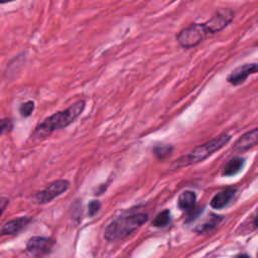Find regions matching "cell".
<instances>
[{"mask_svg": "<svg viewBox=\"0 0 258 258\" xmlns=\"http://www.w3.org/2000/svg\"><path fill=\"white\" fill-rule=\"evenodd\" d=\"M85 101L80 100L63 111L56 112L40 122L31 134L33 140H39L49 135L54 130L61 129L75 121L85 109Z\"/></svg>", "mask_w": 258, "mask_h": 258, "instance_id": "obj_1", "label": "cell"}, {"mask_svg": "<svg viewBox=\"0 0 258 258\" xmlns=\"http://www.w3.org/2000/svg\"><path fill=\"white\" fill-rule=\"evenodd\" d=\"M148 220V215L138 213L125 215L111 222L105 229L104 237L108 241H117L126 238L140 228Z\"/></svg>", "mask_w": 258, "mask_h": 258, "instance_id": "obj_2", "label": "cell"}, {"mask_svg": "<svg viewBox=\"0 0 258 258\" xmlns=\"http://www.w3.org/2000/svg\"><path fill=\"white\" fill-rule=\"evenodd\" d=\"M230 139H231L230 135L222 134L205 144L197 146L189 153L182 155L178 159L174 160L171 165L173 168H180L183 166L198 163L206 159L210 155H212L214 152H216L220 148H222L226 143H228Z\"/></svg>", "mask_w": 258, "mask_h": 258, "instance_id": "obj_3", "label": "cell"}, {"mask_svg": "<svg viewBox=\"0 0 258 258\" xmlns=\"http://www.w3.org/2000/svg\"><path fill=\"white\" fill-rule=\"evenodd\" d=\"M208 35L209 31L205 23H192L182 28L175 37L181 47L189 49L199 45Z\"/></svg>", "mask_w": 258, "mask_h": 258, "instance_id": "obj_4", "label": "cell"}, {"mask_svg": "<svg viewBox=\"0 0 258 258\" xmlns=\"http://www.w3.org/2000/svg\"><path fill=\"white\" fill-rule=\"evenodd\" d=\"M233 18L234 12L232 9L222 8L218 10L207 22H205V25L209 31V34H213L223 30L232 22Z\"/></svg>", "mask_w": 258, "mask_h": 258, "instance_id": "obj_5", "label": "cell"}, {"mask_svg": "<svg viewBox=\"0 0 258 258\" xmlns=\"http://www.w3.org/2000/svg\"><path fill=\"white\" fill-rule=\"evenodd\" d=\"M69 185V181L63 179L52 181L43 190L36 194L35 200L38 204H46L64 192L68 189Z\"/></svg>", "mask_w": 258, "mask_h": 258, "instance_id": "obj_6", "label": "cell"}, {"mask_svg": "<svg viewBox=\"0 0 258 258\" xmlns=\"http://www.w3.org/2000/svg\"><path fill=\"white\" fill-rule=\"evenodd\" d=\"M257 73H258V63L257 62L244 63V64L236 68L234 71H232L231 74L227 77V81L234 86L241 85L249 78V76H251L253 74H257Z\"/></svg>", "mask_w": 258, "mask_h": 258, "instance_id": "obj_7", "label": "cell"}, {"mask_svg": "<svg viewBox=\"0 0 258 258\" xmlns=\"http://www.w3.org/2000/svg\"><path fill=\"white\" fill-rule=\"evenodd\" d=\"M49 244H50V240L48 238L32 237L27 241L26 249L32 255L40 256L48 250Z\"/></svg>", "mask_w": 258, "mask_h": 258, "instance_id": "obj_8", "label": "cell"}, {"mask_svg": "<svg viewBox=\"0 0 258 258\" xmlns=\"http://www.w3.org/2000/svg\"><path fill=\"white\" fill-rule=\"evenodd\" d=\"M30 223V219L28 218H17L11 221H8L3 227L1 231V235H12L21 231L24 227H26Z\"/></svg>", "mask_w": 258, "mask_h": 258, "instance_id": "obj_9", "label": "cell"}, {"mask_svg": "<svg viewBox=\"0 0 258 258\" xmlns=\"http://www.w3.org/2000/svg\"><path fill=\"white\" fill-rule=\"evenodd\" d=\"M258 143V128L245 133L234 145L237 150H245Z\"/></svg>", "mask_w": 258, "mask_h": 258, "instance_id": "obj_10", "label": "cell"}, {"mask_svg": "<svg viewBox=\"0 0 258 258\" xmlns=\"http://www.w3.org/2000/svg\"><path fill=\"white\" fill-rule=\"evenodd\" d=\"M234 195H235L234 189H227V190L221 191L214 197V199L211 202V206L214 209H222L232 200Z\"/></svg>", "mask_w": 258, "mask_h": 258, "instance_id": "obj_11", "label": "cell"}, {"mask_svg": "<svg viewBox=\"0 0 258 258\" xmlns=\"http://www.w3.org/2000/svg\"><path fill=\"white\" fill-rule=\"evenodd\" d=\"M178 207L181 210H189L196 204V194L191 190L183 191L178 198Z\"/></svg>", "mask_w": 258, "mask_h": 258, "instance_id": "obj_12", "label": "cell"}, {"mask_svg": "<svg viewBox=\"0 0 258 258\" xmlns=\"http://www.w3.org/2000/svg\"><path fill=\"white\" fill-rule=\"evenodd\" d=\"M244 163V159L243 158H240V157H235L233 159H231L225 166V169H224V174L225 175H233L235 174L236 172H238L242 165Z\"/></svg>", "mask_w": 258, "mask_h": 258, "instance_id": "obj_13", "label": "cell"}, {"mask_svg": "<svg viewBox=\"0 0 258 258\" xmlns=\"http://www.w3.org/2000/svg\"><path fill=\"white\" fill-rule=\"evenodd\" d=\"M170 220V215H169V211L164 210L162 212H160L154 219L152 222V225L155 227H164L169 223Z\"/></svg>", "mask_w": 258, "mask_h": 258, "instance_id": "obj_14", "label": "cell"}, {"mask_svg": "<svg viewBox=\"0 0 258 258\" xmlns=\"http://www.w3.org/2000/svg\"><path fill=\"white\" fill-rule=\"evenodd\" d=\"M219 220H220L219 217H217V216H212V217H211L209 220H207L205 223H203V224H201L200 226H198V227L196 228V231H197L198 233L207 232V231L213 229V228L219 223Z\"/></svg>", "mask_w": 258, "mask_h": 258, "instance_id": "obj_15", "label": "cell"}, {"mask_svg": "<svg viewBox=\"0 0 258 258\" xmlns=\"http://www.w3.org/2000/svg\"><path fill=\"white\" fill-rule=\"evenodd\" d=\"M153 151L157 157L165 158L166 156H168L171 153L172 147L170 145H159V146L154 147Z\"/></svg>", "mask_w": 258, "mask_h": 258, "instance_id": "obj_16", "label": "cell"}, {"mask_svg": "<svg viewBox=\"0 0 258 258\" xmlns=\"http://www.w3.org/2000/svg\"><path fill=\"white\" fill-rule=\"evenodd\" d=\"M33 109H34V103H33V101H27V102L21 104V106H20V108H19V112H20L21 116H23V117H28V116L32 113Z\"/></svg>", "mask_w": 258, "mask_h": 258, "instance_id": "obj_17", "label": "cell"}, {"mask_svg": "<svg viewBox=\"0 0 258 258\" xmlns=\"http://www.w3.org/2000/svg\"><path fill=\"white\" fill-rule=\"evenodd\" d=\"M100 209H101V203L97 200L90 202L89 205H88V210H89V215L90 216L96 215L100 211Z\"/></svg>", "mask_w": 258, "mask_h": 258, "instance_id": "obj_18", "label": "cell"}, {"mask_svg": "<svg viewBox=\"0 0 258 258\" xmlns=\"http://www.w3.org/2000/svg\"><path fill=\"white\" fill-rule=\"evenodd\" d=\"M15 0H0V3L1 4H5V3H8V2H13Z\"/></svg>", "mask_w": 258, "mask_h": 258, "instance_id": "obj_19", "label": "cell"}, {"mask_svg": "<svg viewBox=\"0 0 258 258\" xmlns=\"http://www.w3.org/2000/svg\"><path fill=\"white\" fill-rule=\"evenodd\" d=\"M236 258H249V257L247 255H240V256H238Z\"/></svg>", "mask_w": 258, "mask_h": 258, "instance_id": "obj_20", "label": "cell"}, {"mask_svg": "<svg viewBox=\"0 0 258 258\" xmlns=\"http://www.w3.org/2000/svg\"><path fill=\"white\" fill-rule=\"evenodd\" d=\"M254 223H255V225L258 227V215H257V217H256V219H255V222H254Z\"/></svg>", "mask_w": 258, "mask_h": 258, "instance_id": "obj_21", "label": "cell"}]
</instances>
